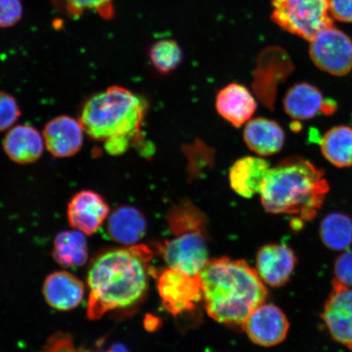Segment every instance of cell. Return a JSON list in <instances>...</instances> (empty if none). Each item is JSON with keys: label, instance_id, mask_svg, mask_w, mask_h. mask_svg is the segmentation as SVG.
Here are the masks:
<instances>
[{"label": "cell", "instance_id": "obj_29", "mask_svg": "<svg viewBox=\"0 0 352 352\" xmlns=\"http://www.w3.org/2000/svg\"><path fill=\"white\" fill-rule=\"evenodd\" d=\"M23 15L21 0H0V28H8L19 23Z\"/></svg>", "mask_w": 352, "mask_h": 352}, {"label": "cell", "instance_id": "obj_24", "mask_svg": "<svg viewBox=\"0 0 352 352\" xmlns=\"http://www.w3.org/2000/svg\"><path fill=\"white\" fill-rule=\"evenodd\" d=\"M320 236L327 248L342 250L352 244V219L341 212L327 215L320 223Z\"/></svg>", "mask_w": 352, "mask_h": 352}, {"label": "cell", "instance_id": "obj_12", "mask_svg": "<svg viewBox=\"0 0 352 352\" xmlns=\"http://www.w3.org/2000/svg\"><path fill=\"white\" fill-rule=\"evenodd\" d=\"M321 318L333 340L352 351V288L333 283Z\"/></svg>", "mask_w": 352, "mask_h": 352}, {"label": "cell", "instance_id": "obj_30", "mask_svg": "<svg viewBox=\"0 0 352 352\" xmlns=\"http://www.w3.org/2000/svg\"><path fill=\"white\" fill-rule=\"evenodd\" d=\"M333 283L352 288V250L342 254L334 262Z\"/></svg>", "mask_w": 352, "mask_h": 352}, {"label": "cell", "instance_id": "obj_14", "mask_svg": "<svg viewBox=\"0 0 352 352\" xmlns=\"http://www.w3.org/2000/svg\"><path fill=\"white\" fill-rule=\"evenodd\" d=\"M85 130L80 121L67 116L52 118L43 130L47 151L57 158L76 155L81 151Z\"/></svg>", "mask_w": 352, "mask_h": 352}, {"label": "cell", "instance_id": "obj_32", "mask_svg": "<svg viewBox=\"0 0 352 352\" xmlns=\"http://www.w3.org/2000/svg\"><path fill=\"white\" fill-rule=\"evenodd\" d=\"M42 352H83L76 349L72 338L65 336H54L48 342Z\"/></svg>", "mask_w": 352, "mask_h": 352}, {"label": "cell", "instance_id": "obj_27", "mask_svg": "<svg viewBox=\"0 0 352 352\" xmlns=\"http://www.w3.org/2000/svg\"><path fill=\"white\" fill-rule=\"evenodd\" d=\"M188 158V171L190 176L197 177L204 170L205 167L210 166L214 162V151L201 142H195L188 145L184 148Z\"/></svg>", "mask_w": 352, "mask_h": 352}, {"label": "cell", "instance_id": "obj_28", "mask_svg": "<svg viewBox=\"0 0 352 352\" xmlns=\"http://www.w3.org/2000/svg\"><path fill=\"white\" fill-rule=\"evenodd\" d=\"M21 117L19 103L8 92L0 91V132L14 126Z\"/></svg>", "mask_w": 352, "mask_h": 352}, {"label": "cell", "instance_id": "obj_26", "mask_svg": "<svg viewBox=\"0 0 352 352\" xmlns=\"http://www.w3.org/2000/svg\"><path fill=\"white\" fill-rule=\"evenodd\" d=\"M66 12L72 16H79L85 11L98 12L104 19H110L114 14L113 0H58Z\"/></svg>", "mask_w": 352, "mask_h": 352}, {"label": "cell", "instance_id": "obj_16", "mask_svg": "<svg viewBox=\"0 0 352 352\" xmlns=\"http://www.w3.org/2000/svg\"><path fill=\"white\" fill-rule=\"evenodd\" d=\"M215 107L223 120L240 127L252 120L257 109V101L245 86L230 83L219 91Z\"/></svg>", "mask_w": 352, "mask_h": 352}, {"label": "cell", "instance_id": "obj_17", "mask_svg": "<svg viewBox=\"0 0 352 352\" xmlns=\"http://www.w3.org/2000/svg\"><path fill=\"white\" fill-rule=\"evenodd\" d=\"M43 294L47 305L54 309L70 311L82 302L85 285L68 272H55L44 281Z\"/></svg>", "mask_w": 352, "mask_h": 352}, {"label": "cell", "instance_id": "obj_21", "mask_svg": "<svg viewBox=\"0 0 352 352\" xmlns=\"http://www.w3.org/2000/svg\"><path fill=\"white\" fill-rule=\"evenodd\" d=\"M243 138L250 151L258 156L267 157L283 149L285 135L278 122L265 118H258L246 123Z\"/></svg>", "mask_w": 352, "mask_h": 352}, {"label": "cell", "instance_id": "obj_8", "mask_svg": "<svg viewBox=\"0 0 352 352\" xmlns=\"http://www.w3.org/2000/svg\"><path fill=\"white\" fill-rule=\"evenodd\" d=\"M292 59L283 48H265L258 57L253 73V90L258 99L270 110H274L277 91L281 83L293 72Z\"/></svg>", "mask_w": 352, "mask_h": 352}, {"label": "cell", "instance_id": "obj_22", "mask_svg": "<svg viewBox=\"0 0 352 352\" xmlns=\"http://www.w3.org/2000/svg\"><path fill=\"white\" fill-rule=\"evenodd\" d=\"M52 256L64 267L85 265L88 258V246L85 233L74 230L64 231L56 236Z\"/></svg>", "mask_w": 352, "mask_h": 352}, {"label": "cell", "instance_id": "obj_9", "mask_svg": "<svg viewBox=\"0 0 352 352\" xmlns=\"http://www.w3.org/2000/svg\"><path fill=\"white\" fill-rule=\"evenodd\" d=\"M310 56L323 72L334 76H346L352 69L351 39L331 26L312 39Z\"/></svg>", "mask_w": 352, "mask_h": 352}, {"label": "cell", "instance_id": "obj_7", "mask_svg": "<svg viewBox=\"0 0 352 352\" xmlns=\"http://www.w3.org/2000/svg\"><path fill=\"white\" fill-rule=\"evenodd\" d=\"M157 285L162 306L175 316L195 310L204 301L200 275L168 267L158 276Z\"/></svg>", "mask_w": 352, "mask_h": 352}, {"label": "cell", "instance_id": "obj_5", "mask_svg": "<svg viewBox=\"0 0 352 352\" xmlns=\"http://www.w3.org/2000/svg\"><path fill=\"white\" fill-rule=\"evenodd\" d=\"M272 20L281 29L311 41L323 30L331 28L333 20L329 0H271Z\"/></svg>", "mask_w": 352, "mask_h": 352}, {"label": "cell", "instance_id": "obj_2", "mask_svg": "<svg viewBox=\"0 0 352 352\" xmlns=\"http://www.w3.org/2000/svg\"><path fill=\"white\" fill-rule=\"evenodd\" d=\"M200 278L206 312L220 324L243 327L250 315L265 302V284L243 261L209 259Z\"/></svg>", "mask_w": 352, "mask_h": 352}, {"label": "cell", "instance_id": "obj_15", "mask_svg": "<svg viewBox=\"0 0 352 352\" xmlns=\"http://www.w3.org/2000/svg\"><path fill=\"white\" fill-rule=\"evenodd\" d=\"M296 263V255L288 245L267 244L257 253L255 270L264 284L281 287L289 280Z\"/></svg>", "mask_w": 352, "mask_h": 352}, {"label": "cell", "instance_id": "obj_33", "mask_svg": "<svg viewBox=\"0 0 352 352\" xmlns=\"http://www.w3.org/2000/svg\"><path fill=\"white\" fill-rule=\"evenodd\" d=\"M102 352H130L125 346L122 344H114L107 351Z\"/></svg>", "mask_w": 352, "mask_h": 352}, {"label": "cell", "instance_id": "obj_23", "mask_svg": "<svg viewBox=\"0 0 352 352\" xmlns=\"http://www.w3.org/2000/svg\"><path fill=\"white\" fill-rule=\"evenodd\" d=\"M325 160L340 168L352 166V129L340 125L332 127L320 140Z\"/></svg>", "mask_w": 352, "mask_h": 352}, {"label": "cell", "instance_id": "obj_4", "mask_svg": "<svg viewBox=\"0 0 352 352\" xmlns=\"http://www.w3.org/2000/svg\"><path fill=\"white\" fill-rule=\"evenodd\" d=\"M145 112L146 104L133 92L110 86L86 101L78 120L85 133L98 142L125 138L138 143Z\"/></svg>", "mask_w": 352, "mask_h": 352}, {"label": "cell", "instance_id": "obj_31", "mask_svg": "<svg viewBox=\"0 0 352 352\" xmlns=\"http://www.w3.org/2000/svg\"><path fill=\"white\" fill-rule=\"evenodd\" d=\"M329 8L334 19L352 22V0H329Z\"/></svg>", "mask_w": 352, "mask_h": 352}, {"label": "cell", "instance_id": "obj_6", "mask_svg": "<svg viewBox=\"0 0 352 352\" xmlns=\"http://www.w3.org/2000/svg\"><path fill=\"white\" fill-rule=\"evenodd\" d=\"M173 236L161 248L166 265L189 275H200L209 261L208 231H186Z\"/></svg>", "mask_w": 352, "mask_h": 352}, {"label": "cell", "instance_id": "obj_25", "mask_svg": "<svg viewBox=\"0 0 352 352\" xmlns=\"http://www.w3.org/2000/svg\"><path fill=\"white\" fill-rule=\"evenodd\" d=\"M149 59L157 72L168 74L182 63L183 51L174 39L162 38L152 44Z\"/></svg>", "mask_w": 352, "mask_h": 352}, {"label": "cell", "instance_id": "obj_1", "mask_svg": "<svg viewBox=\"0 0 352 352\" xmlns=\"http://www.w3.org/2000/svg\"><path fill=\"white\" fill-rule=\"evenodd\" d=\"M151 250L144 245L105 250L92 261L87 274V318L138 305L147 292Z\"/></svg>", "mask_w": 352, "mask_h": 352}, {"label": "cell", "instance_id": "obj_19", "mask_svg": "<svg viewBox=\"0 0 352 352\" xmlns=\"http://www.w3.org/2000/svg\"><path fill=\"white\" fill-rule=\"evenodd\" d=\"M147 231V220L139 209L121 206L107 219V232L112 241L125 245H135Z\"/></svg>", "mask_w": 352, "mask_h": 352}, {"label": "cell", "instance_id": "obj_18", "mask_svg": "<svg viewBox=\"0 0 352 352\" xmlns=\"http://www.w3.org/2000/svg\"><path fill=\"white\" fill-rule=\"evenodd\" d=\"M43 134L30 125H16L8 130L3 147L8 158L20 165L32 164L43 155Z\"/></svg>", "mask_w": 352, "mask_h": 352}, {"label": "cell", "instance_id": "obj_11", "mask_svg": "<svg viewBox=\"0 0 352 352\" xmlns=\"http://www.w3.org/2000/svg\"><path fill=\"white\" fill-rule=\"evenodd\" d=\"M110 208L100 193L81 190L76 193L67 206V219L74 230L91 236L98 232L109 217Z\"/></svg>", "mask_w": 352, "mask_h": 352}, {"label": "cell", "instance_id": "obj_13", "mask_svg": "<svg viewBox=\"0 0 352 352\" xmlns=\"http://www.w3.org/2000/svg\"><path fill=\"white\" fill-rule=\"evenodd\" d=\"M283 107L285 113L297 120H312L320 114L332 116L338 108L333 100H324L322 92L308 82H298L290 87L283 99Z\"/></svg>", "mask_w": 352, "mask_h": 352}, {"label": "cell", "instance_id": "obj_20", "mask_svg": "<svg viewBox=\"0 0 352 352\" xmlns=\"http://www.w3.org/2000/svg\"><path fill=\"white\" fill-rule=\"evenodd\" d=\"M270 168V162L261 157H241L230 170V186L241 197L250 198L259 195Z\"/></svg>", "mask_w": 352, "mask_h": 352}, {"label": "cell", "instance_id": "obj_10", "mask_svg": "<svg viewBox=\"0 0 352 352\" xmlns=\"http://www.w3.org/2000/svg\"><path fill=\"white\" fill-rule=\"evenodd\" d=\"M242 328L254 344L270 347L285 340L289 323L278 307L264 302L250 315Z\"/></svg>", "mask_w": 352, "mask_h": 352}, {"label": "cell", "instance_id": "obj_3", "mask_svg": "<svg viewBox=\"0 0 352 352\" xmlns=\"http://www.w3.org/2000/svg\"><path fill=\"white\" fill-rule=\"evenodd\" d=\"M329 191L323 170L301 157H290L271 167L261 195L267 212L298 215L310 221L322 208Z\"/></svg>", "mask_w": 352, "mask_h": 352}]
</instances>
